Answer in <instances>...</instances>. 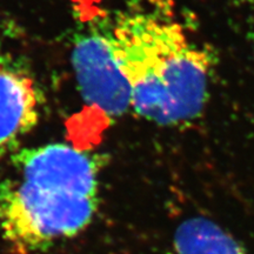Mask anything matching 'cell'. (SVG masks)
<instances>
[{"mask_svg": "<svg viewBox=\"0 0 254 254\" xmlns=\"http://www.w3.org/2000/svg\"><path fill=\"white\" fill-rule=\"evenodd\" d=\"M13 163L25 182L98 198L99 163L87 152L65 144H51L17 152Z\"/></svg>", "mask_w": 254, "mask_h": 254, "instance_id": "4", "label": "cell"}, {"mask_svg": "<svg viewBox=\"0 0 254 254\" xmlns=\"http://www.w3.org/2000/svg\"><path fill=\"white\" fill-rule=\"evenodd\" d=\"M4 66H2V59H1V55H0V68H2Z\"/></svg>", "mask_w": 254, "mask_h": 254, "instance_id": "7", "label": "cell"}, {"mask_svg": "<svg viewBox=\"0 0 254 254\" xmlns=\"http://www.w3.org/2000/svg\"><path fill=\"white\" fill-rule=\"evenodd\" d=\"M39 118L38 92L24 73L0 68V159L17 147Z\"/></svg>", "mask_w": 254, "mask_h": 254, "instance_id": "5", "label": "cell"}, {"mask_svg": "<svg viewBox=\"0 0 254 254\" xmlns=\"http://www.w3.org/2000/svg\"><path fill=\"white\" fill-rule=\"evenodd\" d=\"M109 39L131 86L136 114L161 126L189 125L202 116L214 56L168 0H147L120 13Z\"/></svg>", "mask_w": 254, "mask_h": 254, "instance_id": "1", "label": "cell"}, {"mask_svg": "<svg viewBox=\"0 0 254 254\" xmlns=\"http://www.w3.org/2000/svg\"><path fill=\"white\" fill-rule=\"evenodd\" d=\"M176 254H249L232 234L204 217L186 219L173 238Z\"/></svg>", "mask_w": 254, "mask_h": 254, "instance_id": "6", "label": "cell"}, {"mask_svg": "<svg viewBox=\"0 0 254 254\" xmlns=\"http://www.w3.org/2000/svg\"><path fill=\"white\" fill-rule=\"evenodd\" d=\"M98 198L33 185L0 183V234L19 254L46 250L73 237L92 221Z\"/></svg>", "mask_w": 254, "mask_h": 254, "instance_id": "2", "label": "cell"}, {"mask_svg": "<svg viewBox=\"0 0 254 254\" xmlns=\"http://www.w3.org/2000/svg\"><path fill=\"white\" fill-rule=\"evenodd\" d=\"M72 60L86 104L107 119L119 118L132 107L131 86L114 57L109 36L78 37Z\"/></svg>", "mask_w": 254, "mask_h": 254, "instance_id": "3", "label": "cell"}]
</instances>
